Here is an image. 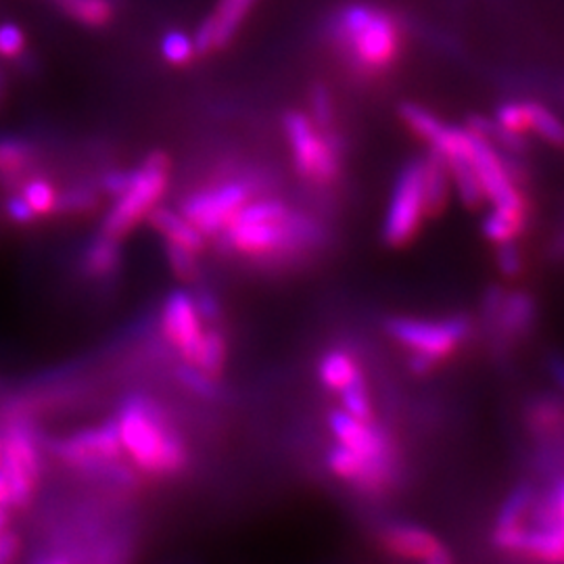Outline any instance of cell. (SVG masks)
I'll use <instances>...</instances> for the list:
<instances>
[{"label":"cell","instance_id":"cell-1","mask_svg":"<svg viewBox=\"0 0 564 564\" xmlns=\"http://www.w3.org/2000/svg\"><path fill=\"white\" fill-rule=\"evenodd\" d=\"M326 36L356 76H384L402 57L405 34L402 21L387 9L354 2L339 9L326 28Z\"/></svg>","mask_w":564,"mask_h":564},{"label":"cell","instance_id":"cell-2","mask_svg":"<svg viewBox=\"0 0 564 564\" xmlns=\"http://www.w3.org/2000/svg\"><path fill=\"white\" fill-rule=\"evenodd\" d=\"M228 245L249 258L291 256L321 239V228L310 218L293 214L279 199L242 205L224 230Z\"/></svg>","mask_w":564,"mask_h":564},{"label":"cell","instance_id":"cell-3","mask_svg":"<svg viewBox=\"0 0 564 564\" xmlns=\"http://www.w3.org/2000/svg\"><path fill=\"white\" fill-rule=\"evenodd\" d=\"M116 424L123 454H128L142 473L170 477L186 466V445L162 408L149 398L134 395L126 400Z\"/></svg>","mask_w":564,"mask_h":564},{"label":"cell","instance_id":"cell-4","mask_svg":"<svg viewBox=\"0 0 564 564\" xmlns=\"http://www.w3.org/2000/svg\"><path fill=\"white\" fill-rule=\"evenodd\" d=\"M170 160L162 151L151 153L139 170H132V181L128 188L116 197L105 223L102 232L109 237L121 239L137 224L147 220V216L162 202L170 178Z\"/></svg>","mask_w":564,"mask_h":564},{"label":"cell","instance_id":"cell-5","mask_svg":"<svg viewBox=\"0 0 564 564\" xmlns=\"http://www.w3.org/2000/svg\"><path fill=\"white\" fill-rule=\"evenodd\" d=\"M282 126L302 178L328 184L339 176L341 147L333 130L318 128L312 116L303 111H289Z\"/></svg>","mask_w":564,"mask_h":564},{"label":"cell","instance_id":"cell-6","mask_svg":"<svg viewBox=\"0 0 564 564\" xmlns=\"http://www.w3.org/2000/svg\"><path fill=\"white\" fill-rule=\"evenodd\" d=\"M426 216L424 199V160L403 165L393 186L391 203L383 223V239L391 247L412 241Z\"/></svg>","mask_w":564,"mask_h":564},{"label":"cell","instance_id":"cell-7","mask_svg":"<svg viewBox=\"0 0 564 564\" xmlns=\"http://www.w3.org/2000/svg\"><path fill=\"white\" fill-rule=\"evenodd\" d=\"M55 454L69 466L90 473H109L113 479H123V470L118 466L121 449L120 431L116 421L84 429L55 444Z\"/></svg>","mask_w":564,"mask_h":564},{"label":"cell","instance_id":"cell-8","mask_svg":"<svg viewBox=\"0 0 564 564\" xmlns=\"http://www.w3.org/2000/svg\"><path fill=\"white\" fill-rule=\"evenodd\" d=\"M387 333L412 354H424L440 362L466 341L470 324L460 316L445 321L391 318L387 323Z\"/></svg>","mask_w":564,"mask_h":564},{"label":"cell","instance_id":"cell-9","mask_svg":"<svg viewBox=\"0 0 564 564\" xmlns=\"http://www.w3.org/2000/svg\"><path fill=\"white\" fill-rule=\"evenodd\" d=\"M249 199L251 188L245 182H224L188 195L182 202L181 212L203 237H214L226 230V226Z\"/></svg>","mask_w":564,"mask_h":564},{"label":"cell","instance_id":"cell-10","mask_svg":"<svg viewBox=\"0 0 564 564\" xmlns=\"http://www.w3.org/2000/svg\"><path fill=\"white\" fill-rule=\"evenodd\" d=\"M203 321L195 297L186 291H172L163 303L162 328L165 339L186 364H195L205 337Z\"/></svg>","mask_w":564,"mask_h":564},{"label":"cell","instance_id":"cell-11","mask_svg":"<svg viewBox=\"0 0 564 564\" xmlns=\"http://www.w3.org/2000/svg\"><path fill=\"white\" fill-rule=\"evenodd\" d=\"M328 429L337 445H341L345 449L370 460L395 463L393 447L387 433L379 426H375L372 421H362L347 414L345 410H335L328 416Z\"/></svg>","mask_w":564,"mask_h":564},{"label":"cell","instance_id":"cell-12","mask_svg":"<svg viewBox=\"0 0 564 564\" xmlns=\"http://www.w3.org/2000/svg\"><path fill=\"white\" fill-rule=\"evenodd\" d=\"M256 0H220L218 7L209 18L199 23L197 32L193 34L197 57L223 51L230 46L235 36L239 34L247 15L251 13Z\"/></svg>","mask_w":564,"mask_h":564},{"label":"cell","instance_id":"cell-13","mask_svg":"<svg viewBox=\"0 0 564 564\" xmlns=\"http://www.w3.org/2000/svg\"><path fill=\"white\" fill-rule=\"evenodd\" d=\"M383 547L403 561L449 564L452 554L431 531L416 524H393L383 531Z\"/></svg>","mask_w":564,"mask_h":564},{"label":"cell","instance_id":"cell-14","mask_svg":"<svg viewBox=\"0 0 564 564\" xmlns=\"http://www.w3.org/2000/svg\"><path fill=\"white\" fill-rule=\"evenodd\" d=\"M328 468L347 484L356 485L364 491H381L393 477V464L379 463L358 456L341 445H335L326 454Z\"/></svg>","mask_w":564,"mask_h":564},{"label":"cell","instance_id":"cell-15","mask_svg":"<svg viewBox=\"0 0 564 564\" xmlns=\"http://www.w3.org/2000/svg\"><path fill=\"white\" fill-rule=\"evenodd\" d=\"M533 502V491L529 487H517L508 498L498 514L496 531H494V544L506 552H521L523 545L524 517Z\"/></svg>","mask_w":564,"mask_h":564},{"label":"cell","instance_id":"cell-16","mask_svg":"<svg viewBox=\"0 0 564 564\" xmlns=\"http://www.w3.org/2000/svg\"><path fill=\"white\" fill-rule=\"evenodd\" d=\"M147 223L162 235L163 241L167 245H176V247L188 249L193 253H202L203 247H205V237L182 216V212H174L167 207H155L147 216Z\"/></svg>","mask_w":564,"mask_h":564},{"label":"cell","instance_id":"cell-17","mask_svg":"<svg viewBox=\"0 0 564 564\" xmlns=\"http://www.w3.org/2000/svg\"><path fill=\"white\" fill-rule=\"evenodd\" d=\"M61 11L84 28L102 30L118 18L116 0H55Z\"/></svg>","mask_w":564,"mask_h":564},{"label":"cell","instance_id":"cell-18","mask_svg":"<svg viewBox=\"0 0 564 564\" xmlns=\"http://www.w3.org/2000/svg\"><path fill=\"white\" fill-rule=\"evenodd\" d=\"M452 176L447 170L444 158L435 151L429 153L424 160V199H426V214L437 216L449 197Z\"/></svg>","mask_w":564,"mask_h":564},{"label":"cell","instance_id":"cell-19","mask_svg":"<svg viewBox=\"0 0 564 564\" xmlns=\"http://www.w3.org/2000/svg\"><path fill=\"white\" fill-rule=\"evenodd\" d=\"M521 552L540 561L564 563L563 524H540V529L527 531Z\"/></svg>","mask_w":564,"mask_h":564},{"label":"cell","instance_id":"cell-20","mask_svg":"<svg viewBox=\"0 0 564 564\" xmlns=\"http://www.w3.org/2000/svg\"><path fill=\"white\" fill-rule=\"evenodd\" d=\"M318 372H321V381H323L324 387L330 389V391H337V393L343 391L345 387L364 379L360 364L356 362L347 351H341V349L328 351L321 360Z\"/></svg>","mask_w":564,"mask_h":564},{"label":"cell","instance_id":"cell-21","mask_svg":"<svg viewBox=\"0 0 564 564\" xmlns=\"http://www.w3.org/2000/svg\"><path fill=\"white\" fill-rule=\"evenodd\" d=\"M535 318V302L527 293L506 295L496 323L500 324L506 337H519Z\"/></svg>","mask_w":564,"mask_h":564},{"label":"cell","instance_id":"cell-22","mask_svg":"<svg viewBox=\"0 0 564 564\" xmlns=\"http://www.w3.org/2000/svg\"><path fill=\"white\" fill-rule=\"evenodd\" d=\"M121 262L120 239L109 237L102 232L95 241L88 245L86 258H84V268L90 276L95 279H105L113 274Z\"/></svg>","mask_w":564,"mask_h":564},{"label":"cell","instance_id":"cell-23","mask_svg":"<svg viewBox=\"0 0 564 564\" xmlns=\"http://www.w3.org/2000/svg\"><path fill=\"white\" fill-rule=\"evenodd\" d=\"M34 160V144L21 137H0V178H15Z\"/></svg>","mask_w":564,"mask_h":564},{"label":"cell","instance_id":"cell-24","mask_svg":"<svg viewBox=\"0 0 564 564\" xmlns=\"http://www.w3.org/2000/svg\"><path fill=\"white\" fill-rule=\"evenodd\" d=\"M524 228V209H506L494 207V212L485 218L484 232L489 241H514Z\"/></svg>","mask_w":564,"mask_h":564},{"label":"cell","instance_id":"cell-25","mask_svg":"<svg viewBox=\"0 0 564 564\" xmlns=\"http://www.w3.org/2000/svg\"><path fill=\"white\" fill-rule=\"evenodd\" d=\"M529 132H535L542 141L564 149V121L542 102H527Z\"/></svg>","mask_w":564,"mask_h":564},{"label":"cell","instance_id":"cell-26","mask_svg":"<svg viewBox=\"0 0 564 564\" xmlns=\"http://www.w3.org/2000/svg\"><path fill=\"white\" fill-rule=\"evenodd\" d=\"M400 118L426 144L437 137V132L445 123L435 113H431L429 109H424L423 105H416V102H403L400 107Z\"/></svg>","mask_w":564,"mask_h":564},{"label":"cell","instance_id":"cell-27","mask_svg":"<svg viewBox=\"0 0 564 564\" xmlns=\"http://www.w3.org/2000/svg\"><path fill=\"white\" fill-rule=\"evenodd\" d=\"M23 199L32 207V212L36 214V218L42 216H51L55 212H59V193L53 186V182L46 178H34L23 186Z\"/></svg>","mask_w":564,"mask_h":564},{"label":"cell","instance_id":"cell-28","mask_svg":"<svg viewBox=\"0 0 564 564\" xmlns=\"http://www.w3.org/2000/svg\"><path fill=\"white\" fill-rule=\"evenodd\" d=\"M160 51H162L163 61L174 65V67H184L197 57L193 36L182 32V30L165 32L162 42H160Z\"/></svg>","mask_w":564,"mask_h":564},{"label":"cell","instance_id":"cell-29","mask_svg":"<svg viewBox=\"0 0 564 564\" xmlns=\"http://www.w3.org/2000/svg\"><path fill=\"white\" fill-rule=\"evenodd\" d=\"M224 360H226V341L223 333L216 328L205 330L195 366L202 368L203 372H207L209 377H218L223 372Z\"/></svg>","mask_w":564,"mask_h":564},{"label":"cell","instance_id":"cell-30","mask_svg":"<svg viewBox=\"0 0 564 564\" xmlns=\"http://www.w3.org/2000/svg\"><path fill=\"white\" fill-rule=\"evenodd\" d=\"M339 393H341V410H345L351 416H356V419L372 421V403L368 398V389H366L364 379L345 387Z\"/></svg>","mask_w":564,"mask_h":564},{"label":"cell","instance_id":"cell-31","mask_svg":"<svg viewBox=\"0 0 564 564\" xmlns=\"http://www.w3.org/2000/svg\"><path fill=\"white\" fill-rule=\"evenodd\" d=\"M178 379L195 395H202V398H216L218 395L216 377H209L207 372H203L202 368H197L195 364L182 366L181 370H178Z\"/></svg>","mask_w":564,"mask_h":564},{"label":"cell","instance_id":"cell-32","mask_svg":"<svg viewBox=\"0 0 564 564\" xmlns=\"http://www.w3.org/2000/svg\"><path fill=\"white\" fill-rule=\"evenodd\" d=\"M494 121L514 134L529 132V107L527 102H505L498 107Z\"/></svg>","mask_w":564,"mask_h":564},{"label":"cell","instance_id":"cell-33","mask_svg":"<svg viewBox=\"0 0 564 564\" xmlns=\"http://www.w3.org/2000/svg\"><path fill=\"white\" fill-rule=\"evenodd\" d=\"M310 107H312V120L316 121V126L323 128V130H333L335 102H333V97H330L326 86L318 84V86L312 88Z\"/></svg>","mask_w":564,"mask_h":564},{"label":"cell","instance_id":"cell-34","mask_svg":"<svg viewBox=\"0 0 564 564\" xmlns=\"http://www.w3.org/2000/svg\"><path fill=\"white\" fill-rule=\"evenodd\" d=\"M25 53V32L18 23L4 21L0 23V57L18 61Z\"/></svg>","mask_w":564,"mask_h":564},{"label":"cell","instance_id":"cell-35","mask_svg":"<svg viewBox=\"0 0 564 564\" xmlns=\"http://www.w3.org/2000/svg\"><path fill=\"white\" fill-rule=\"evenodd\" d=\"M165 253H167V262L172 265V272L178 279L193 281L197 276V270H199L197 253L176 247V245H167V242H165Z\"/></svg>","mask_w":564,"mask_h":564},{"label":"cell","instance_id":"cell-36","mask_svg":"<svg viewBox=\"0 0 564 564\" xmlns=\"http://www.w3.org/2000/svg\"><path fill=\"white\" fill-rule=\"evenodd\" d=\"M97 205V195L88 188H76L65 195H59V212H88Z\"/></svg>","mask_w":564,"mask_h":564},{"label":"cell","instance_id":"cell-37","mask_svg":"<svg viewBox=\"0 0 564 564\" xmlns=\"http://www.w3.org/2000/svg\"><path fill=\"white\" fill-rule=\"evenodd\" d=\"M498 265L506 276H517L523 270V256L514 241L500 242L498 247Z\"/></svg>","mask_w":564,"mask_h":564},{"label":"cell","instance_id":"cell-38","mask_svg":"<svg viewBox=\"0 0 564 564\" xmlns=\"http://www.w3.org/2000/svg\"><path fill=\"white\" fill-rule=\"evenodd\" d=\"M7 216L18 224H30L36 220V214L32 212V207L23 199V195H13L11 199H7Z\"/></svg>","mask_w":564,"mask_h":564},{"label":"cell","instance_id":"cell-39","mask_svg":"<svg viewBox=\"0 0 564 564\" xmlns=\"http://www.w3.org/2000/svg\"><path fill=\"white\" fill-rule=\"evenodd\" d=\"M21 550V538L9 527L0 533V564L11 563L18 558Z\"/></svg>","mask_w":564,"mask_h":564},{"label":"cell","instance_id":"cell-40","mask_svg":"<svg viewBox=\"0 0 564 564\" xmlns=\"http://www.w3.org/2000/svg\"><path fill=\"white\" fill-rule=\"evenodd\" d=\"M130 181H132V172L113 170V172L105 174V178H102V191L116 199V197H120L121 193L128 188Z\"/></svg>","mask_w":564,"mask_h":564},{"label":"cell","instance_id":"cell-41","mask_svg":"<svg viewBox=\"0 0 564 564\" xmlns=\"http://www.w3.org/2000/svg\"><path fill=\"white\" fill-rule=\"evenodd\" d=\"M195 303H197V310H199V314H202L205 323H212V321H216V318H218V314H220V305H218L214 295H209V293H202L199 297H195Z\"/></svg>","mask_w":564,"mask_h":564},{"label":"cell","instance_id":"cell-42","mask_svg":"<svg viewBox=\"0 0 564 564\" xmlns=\"http://www.w3.org/2000/svg\"><path fill=\"white\" fill-rule=\"evenodd\" d=\"M542 510H544L550 519H554L556 523L563 524L564 529V485L558 487V491H556V496L552 498V502L545 505Z\"/></svg>","mask_w":564,"mask_h":564},{"label":"cell","instance_id":"cell-43","mask_svg":"<svg viewBox=\"0 0 564 564\" xmlns=\"http://www.w3.org/2000/svg\"><path fill=\"white\" fill-rule=\"evenodd\" d=\"M558 414H561V410H558L556 403H542V405L538 408L535 419H538L540 426H552V424L558 421Z\"/></svg>","mask_w":564,"mask_h":564},{"label":"cell","instance_id":"cell-44","mask_svg":"<svg viewBox=\"0 0 564 564\" xmlns=\"http://www.w3.org/2000/svg\"><path fill=\"white\" fill-rule=\"evenodd\" d=\"M435 366H437V360H433V358H429V356H424V354H412V356H410V368H412V372H416V375H426V372H431Z\"/></svg>","mask_w":564,"mask_h":564},{"label":"cell","instance_id":"cell-45","mask_svg":"<svg viewBox=\"0 0 564 564\" xmlns=\"http://www.w3.org/2000/svg\"><path fill=\"white\" fill-rule=\"evenodd\" d=\"M550 370H552V377H554L556 384H558V387L564 391V360H561V358L552 360V364H550Z\"/></svg>","mask_w":564,"mask_h":564},{"label":"cell","instance_id":"cell-46","mask_svg":"<svg viewBox=\"0 0 564 564\" xmlns=\"http://www.w3.org/2000/svg\"><path fill=\"white\" fill-rule=\"evenodd\" d=\"M0 506L11 508V489H9V481L2 470H0Z\"/></svg>","mask_w":564,"mask_h":564},{"label":"cell","instance_id":"cell-47","mask_svg":"<svg viewBox=\"0 0 564 564\" xmlns=\"http://www.w3.org/2000/svg\"><path fill=\"white\" fill-rule=\"evenodd\" d=\"M11 508H7V506H0V533L2 531H7L9 529V524H11Z\"/></svg>","mask_w":564,"mask_h":564},{"label":"cell","instance_id":"cell-48","mask_svg":"<svg viewBox=\"0 0 564 564\" xmlns=\"http://www.w3.org/2000/svg\"><path fill=\"white\" fill-rule=\"evenodd\" d=\"M2 93H4V84H2V76H0V101H2Z\"/></svg>","mask_w":564,"mask_h":564},{"label":"cell","instance_id":"cell-49","mask_svg":"<svg viewBox=\"0 0 564 564\" xmlns=\"http://www.w3.org/2000/svg\"><path fill=\"white\" fill-rule=\"evenodd\" d=\"M0 452H2V433H0Z\"/></svg>","mask_w":564,"mask_h":564}]
</instances>
